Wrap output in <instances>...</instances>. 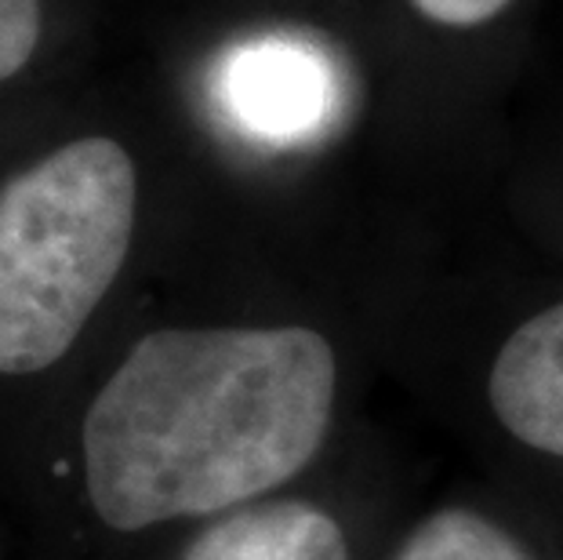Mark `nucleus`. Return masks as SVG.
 <instances>
[{"mask_svg":"<svg viewBox=\"0 0 563 560\" xmlns=\"http://www.w3.org/2000/svg\"><path fill=\"white\" fill-rule=\"evenodd\" d=\"M334 353L309 328H164L128 350L84 415V484L110 528L222 514L320 451Z\"/></svg>","mask_w":563,"mask_h":560,"instance_id":"f257e3e1","label":"nucleus"},{"mask_svg":"<svg viewBox=\"0 0 563 560\" xmlns=\"http://www.w3.org/2000/svg\"><path fill=\"white\" fill-rule=\"evenodd\" d=\"M135 164L113 139H77L0 186V375L52 367L121 273Z\"/></svg>","mask_w":563,"mask_h":560,"instance_id":"f03ea898","label":"nucleus"},{"mask_svg":"<svg viewBox=\"0 0 563 560\" xmlns=\"http://www.w3.org/2000/svg\"><path fill=\"white\" fill-rule=\"evenodd\" d=\"M219 99L247 135L302 142L331 121L339 80L320 47L295 37H262L225 58Z\"/></svg>","mask_w":563,"mask_h":560,"instance_id":"7ed1b4c3","label":"nucleus"},{"mask_svg":"<svg viewBox=\"0 0 563 560\" xmlns=\"http://www.w3.org/2000/svg\"><path fill=\"white\" fill-rule=\"evenodd\" d=\"M490 408L523 444L563 459V303L501 345L490 367Z\"/></svg>","mask_w":563,"mask_h":560,"instance_id":"20e7f679","label":"nucleus"},{"mask_svg":"<svg viewBox=\"0 0 563 560\" xmlns=\"http://www.w3.org/2000/svg\"><path fill=\"white\" fill-rule=\"evenodd\" d=\"M178 560H350L342 528L317 506L269 503L225 514Z\"/></svg>","mask_w":563,"mask_h":560,"instance_id":"39448f33","label":"nucleus"},{"mask_svg":"<svg viewBox=\"0 0 563 560\" xmlns=\"http://www.w3.org/2000/svg\"><path fill=\"white\" fill-rule=\"evenodd\" d=\"M397 560H531L506 531L490 520L443 509V514L418 524L415 535L400 546Z\"/></svg>","mask_w":563,"mask_h":560,"instance_id":"423d86ee","label":"nucleus"},{"mask_svg":"<svg viewBox=\"0 0 563 560\" xmlns=\"http://www.w3.org/2000/svg\"><path fill=\"white\" fill-rule=\"evenodd\" d=\"M41 41V0H0V80L15 77Z\"/></svg>","mask_w":563,"mask_h":560,"instance_id":"0eeeda50","label":"nucleus"},{"mask_svg":"<svg viewBox=\"0 0 563 560\" xmlns=\"http://www.w3.org/2000/svg\"><path fill=\"white\" fill-rule=\"evenodd\" d=\"M411 4L422 11L426 19L440 22V26H481V22H490L498 11L509 8V0H411Z\"/></svg>","mask_w":563,"mask_h":560,"instance_id":"6e6552de","label":"nucleus"}]
</instances>
